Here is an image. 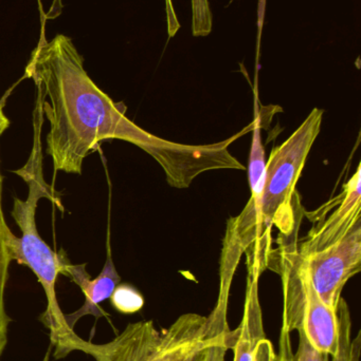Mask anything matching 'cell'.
<instances>
[{
  "instance_id": "cell-8",
  "label": "cell",
  "mask_w": 361,
  "mask_h": 361,
  "mask_svg": "<svg viewBox=\"0 0 361 361\" xmlns=\"http://www.w3.org/2000/svg\"><path fill=\"white\" fill-rule=\"evenodd\" d=\"M64 276H67L72 282L82 290L85 296V302L81 309L73 313L64 314L66 322L71 330H73L76 322L84 316H95L97 319L103 317L106 314L100 307V303L110 299L114 288L120 284L121 277L117 271L112 261V250H110V235L107 238V257L105 264L100 275L91 279L87 273L86 264L74 265L69 263L66 267Z\"/></svg>"
},
{
  "instance_id": "cell-5",
  "label": "cell",
  "mask_w": 361,
  "mask_h": 361,
  "mask_svg": "<svg viewBox=\"0 0 361 361\" xmlns=\"http://www.w3.org/2000/svg\"><path fill=\"white\" fill-rule=\"evenodd\" d=\"M300 255L320 298L337 312L345 284L361 269V220L328 247Z\"/></svg>"
},
{
  "instance_id": "cell-3",
  "label": "cell",
  "mask_w": 361,
  "mask_h": 361,
  "mask_svg": "<svg viewBox=\"0 0 361 361\" xmlns=\"http://www.w3.org/2000/svg\"><path fill=\"white\" fill-rule=\"evenodd\" d=\"M44 121L42 102L36 97L33 114V147L29 160L23 169L14 171L27 183L29 192L27 200L14 197L11 214L20 228L21 238L11 231L6 245L11 260L29 267L42 284L47 297L46 312L40 320L50 331L51 343L54 345V357H66L73 351L85 352L88 341H83L68 326L63 312L57 302L55 283L59 275H64L69 259L64 250L55 252L40 238L36 227L35 214L37 203L42 197L52 202L64 212L61 195L45 180L42 173V127Z\"/></svg>"
},
{
  "instance_id": "cell-15",
  "label": "cell",
  "mask_w": 361,
  "mask_h": 361,
  "mask_svg": "<svg viewBox=\"0 0 361 361\" xmlns=\"http://www.w3.org/2000/svg\"><path fill=\"white\" fill-rule=\"evenodd\" d=\"M230 333H220L214 337L203 352V361H225L227 352L230 350Z\"/></svg>"
},
{
  "instance_id": "cell-4",
  "label": "cell",
  "mask_w": 361,
  "mask_h": 361,
  "mask_svg": "<svg viewBox=\"0 0 361 361\" xmlns=\"http://www.w3.org/2000/svg\"><path fill=\"white\" fill-rule=\"evenodd\" d=\"M298 231L279 235L268 269L279 274L283 288L282 328L292 333L302 330L318 351L334 357L339 350L338 313L322 301L314 288L304 261L298 250Z\"/></svg>"
},
{
  "instance_id": "cell-10",
  "label": "cell",
  "mask_w": 361,
  "mask_h": 361,
  "mask_svg": "<svg viewBox=\"0 0 361 361\" xmlns=\"http://www.w3.org/2000/svg\"><path fill=\"white\" fill-rule=\"evenodd\" d=\"M10 233L11 229L6 224L2 210V175L0 171V358L8 343V331L11 322L4 307V290L8 281V267L12 261L6 245V238Z\"/></svg>"
},
{
  "instance_id": "cell-14",
  "label": "cell",
  "mask_w": 361,
  "mask_h": 361,
  "mask_svg": "<svg viewBox=\"0 0 361 361\" xmlns=\"http://www.w3.org/2000/svg\"><path fill=\"white\" fill-rule=\"evenodd\" d=\"M216 335L218 334H211L210 333L209 326H208V330L205 333L193 339L170 361H203V352H205L206 348L213 341Z\"/></svg>"
},
{
  "instance_id": "cell-1",
  "label": "cell",
  "mask_w": 361,
  "mask_h": 361,
  "mask_svg": "<svg viewBox=\"0 0 361 361\" xmlns=\"http://www.w3.org/2000/svg\"><path fill=\"white\" fill-rule=\"evenodd\" d=\"M25 75L33 80L50 128L46 152L55 173L81 175L87 157L107 140L129 142L150 154L162 167L174 188H188L210 171L245 166L228 147L241 135L210 145H184L161 139L131 122L123 103L112 101L84 68V59L72 39L57 34L40 40L32 51Z\"/></svg>"
},
{
  "instance_id": "cell-13",
  "label": "cell",
  "mask_w": 361,
  "mask_h": 361,
  "mask_svg": "<svg viewBox=\"0 0 361 361\" xmlns=\"http://www.w3.org/2000/svg\"><path fill=\"white\" fill-rule=\"evenodd\" d=\"M192 2V34L195 37H205L212 31L213 15L209 0H191Z\"/></svg>"
},
{
  "instance_id": "cell-2",
  "label": "cell",
  "mask_w": 361,
  "mask_h": 361,
  "mask_svg": "<svg viewBox=\"0 0 361 361\" xmlns=\"http://www.w3.org/2000/svg\"><path fill=\"white\" fill-rule=\"evenodd\" d=\"M322 118L324 110L315 108L284 143L273 148L266 163L261 197L248 201L243 212L227 222L246 255L247 271L261 276L268 269L273 226L279 235L285 237L300 228L304 209L296 185L319 135Z\"/></svg>"
},
{
  "instance_id": "cell-12",
  "label": "cell",
  "mask_w": 361,
  "mask_h": 361,
  "mask_svg": "<svg viewBox=\"0 0 361 361\" xmlns=\"http://www.w3.org/2000/svg\"><path fill=\"white\" fill-rule=\"evenodd\" d=\"M110 299L114 309L123 314L137 313L144 305L143 296L129 284H119Z\"/></svg>"
},
{
  "instance_id": "cell-9",
  "label": "cell",
  "mask_w": 361,
  "mask_h": 361,
  "mask_svg": "<svg viewBox=\"0 0 361 361\" xmlns=\"http://www.w3.org/2000/svg\"><path fill=\"white\" fill-rule=\"evenodd\" d=\"M243 254L244 250L241 244L237 241L231 227L227 225L220 260V293L215 307L207 317L210 330L213 332L223 333L230 331L227 322L229 294L235 271Z\"/></svg>"
},
{
  "instance_id": "cell-16",
  "label": "cell",
  "mask_w": 361,
  "mask_h": 361,
  "mask_svg": "<svg viewBox=\"0 0 361 361\" xmlns=\"http://www.w3.org/2000/svg\"><path fill=\"white\" fill-rule=\"evenodd\" d=\"M8 127H10V120L4 114V104L0 102V137L6 133Z\"/></svg>"
},
{
  "instance_id": "cell-11",
  "label": "cell",
  "mask_w": 361,
  "mask_h": 361,
  "mask_svg": "<svg viewBox=\"0 0 361 361\" xmlns=\"http://www.w3.org/2000/svg\"><path fill=\"white\" fill-rule=\"evenodd\" d=\"M299 334L298 349L294 354L292 349L290 334L281 329L279 341L280 361H330V355L324 352L318 351L307 341L302 330L297 331Z\"/></svg>"
},
{
  "instance_id": "cell-7",
  "label": "cell",
  "mask_w": 361,
  "mask_h": 361,
  "mask_svg": "<svg viewBox=\"0 0 361 361\" xmlns=\"http://www.w3.org/2000/svg\"><path fill=\"white\" fill-rule=\"evenodd\" d=\"M261 276L248 271L244 315L239 328L230 333L233 361H280L263 326L262 307L259 298Z\"/></svg>"
},
{
  "instance_id": "cell-6",
  "label": "cell",
  "mask_w": 361,
  "mask_h": 361,
  "mask_svg": "<svg viewBox=\"0 0 361 361\" xmlns=\"http://www.w3.org/2000/svg\"><path fill=\"white\" fill-rule=\"evenodd\" d=\"M361 166L345 185L335 199L336 209L329 216L314 220L313 228L299 242L300 254L317 252L341 240L349 229L361 220Z\"/></svg>"
}]
</instances>
